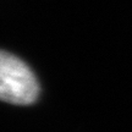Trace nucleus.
<instances>
[{"label": "nucleus", "mask_w": 132, "mask_h": 132, "mask_svg": "<svg viewBox=\"0 0 132 132\" xmlns=\"http://www.w3.org/2000/svg\"><path fill=\"white\" fill-rule=\"evenodd\" d=\"M39 83L27 64L7 52L0 50V100L28 105L37 100Z\"/></svg>", "instance_id": "nucleus-1"}]
</instances>
